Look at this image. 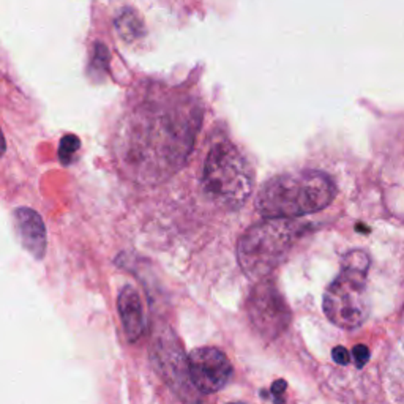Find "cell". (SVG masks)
I'll list each match as a JSON object with an SVG mask.
<instances>
[{
  "label": "cell",
  "mask_w": 404,
  "mask_h": 404,
  "mask_svg": "<svg viewBox=\"0 0 404 404\" xmlns=\"http://www.w3.org/2000/svg\"><path fill=\"white\" fill-rule=\"evenodd\" d=\"M199 111L175 101L136 116L127 141V158L142 170L174 173L186 160L199 127Z\"/></svg>",
  "instance_id": "6da1fadb"
},
{
  "label": "cell",
  "mask_w": 404,
  "mask_h": 404,
  "mask_svg": "<svg viewBox=\"0 0 404 404\" xmlns=\"http://www.w3.org/2000/svg\"><path fill=\"white\" fill-rule=\"evenodd\" d=\"M337 185L322 170H297L275 175L259 190V213L267 220H291L321 212L333 202Z\"/></svg>",
  "instance_id": "7a4b0ae2"
},
{
  "label": "cell",
  "mask_w": 404,
  "mask_h": 404,
  "mask_svg": "<svg viewBox=\"0 0 404 404\" xmlns=\"http://www.w3.org/2000/svg\"><path fill=\"white\" fill-rule=\"evenodd\" d=\"M369 256L362 249H352L341 261L340 275L324 294L322 308L328 321L340 328H357L369 316L367 276Z\"/></svg>",
  "instance_id": "3957f363"
},
{
  "label": "cell",
  "mask_w": 404,
  "mask_h": 404,
  "mask_svg": "<svg viewBox=\"0 0 404 404\" xmlns=\"http://www.w3.org/2000/svg\"><path fill=\"white\" fill-rule=\"evenodd\" d=\"M254 174L247 158L229 141L210 147L202 168V186L213 202L225 209H240L252 196Z\"/></svg>",
  "instance_id": "277c9868"
},
{
  "label": "cell",
  "mask_w": 404,
  "mask_h": 404,
  "mask_svg": "<svg viewBox=\"0 0 404 404\" xmlns=\"http://www.w3.org/2000/svg\"><path fill=\"white\" fill-rule=\"evenodd\" d=\"M301 227L289 220H267L252 226L238 240L237 258L249 278L264 280L283 263Z\"/></svg>",
  "instance_id": "5b68a950"
},
{
  "label": "cell",
  "mask_w": 404,
  "mask_h": 404,
  "mask_svg": "<svg viewBox=\"0 0 404 404\" xmlns=\"http://www.w3.org/2000/svg\"><path fill=\"white\" fill-rule=\"evenodd\" d=\"M248 315L254 328L265 340H275L291 324V310L275 283L261 280L248 299Z\"/></svg>",
  "instance_id": "8992f818"
},
{
  "label": "cell",
  "mask_w": 404,
  "mask_h": 404,
  "mask_svg": "<svg viewBox=\"0 0 404 404\" xmlns=\"http://www.w3.org/2000/svg\"><path fill=\"white\" fill-rule=\"evenodd\" d=\"M188 369L193 385L201 394H216L225 389L232 378V368L229 358L223 351L216 348H197L190 352Z\"/></svg>",
  "instance_id": "52a82bcc"
},
{
  "label": "cell",
  "mask_w": 404,
  "mask_h": 404,
  "mask_svg": "<svg viewBox=\"0 0 404 404\" xmlns=\"http://www.w3.org/2000/svg\"><path fill=\"white\" fill-rule=\"evenodd\" d=\"M15 225L24 249L32 254V258L43 259L46 253L48 238L42 216L35 210L19 207L15 210Z\"/></svg>",
  "instance_id": "ba28073f"
},
{
  "label": "cell",
  "mask_w": 404,
  "mask_h": 404,
  "mask_svg": "<svg viewBox=\"0 0 404 404\" xmlns=\"http://www.w3.org/2000/svg\"><path fill=\"white\" fill-rule=\"evenodd\" d=\"M117 310L127 340L134 343L146 332V315L141 295L133 286H125L118 294Z\"/></svg>",
  "instance_id": "9c48e42d"
},
{
  "label": "cell",
  "mask_w": 404,
  "mask_h": 404,
  "mask_svg": "<svg viewBox=\"0 0 404 404\" xmlns=\"http://www.w3.org/2000/svg\"><path fill=\"white\" fill-rule=\"evenodd\" d=\"M157 351L155 357L160 358L158 365L163 368V374L166 379L174 380L177 384V380L184 383L185 376L188 374V360L184 363V352L179 348V343L175 344V341H169L166 337L157 341Z\"/></svg>",
  "instance_id": "30bf717a"
},
{
  "label": "cell",
  "mask_w": 404,
  "mask_h": 404,
  "mask_svg": "<svg viewBox=\"0 0 404 404\" xmlns=\"http://www.w3.org/2000/svg\"><path fill=\"white\" fill-rule=\"evenodd\" d=\"M116 27L118 33H121V37L123 39H128V42L139 38L141 33L144 32L141 19L133 13V11H125L122 16H118L116 21Z\"/></svg>",
  "instance_id": "8fae6325"
},
{
  "label": "cell",
  "mask_w": 404,
  "mask_h": 404,
  "mask_svg": "<svg viewBox=\"0 0 404 404\" xmlns=\"http://www.w3.org/2000/svg\"><path fill=\"white\" fill-rule=\"evenodd\" d=\"M79 149V139L73 134H67L60 141L59 147V158L64 164H68L71 161L73 155H75L76 150Z\"/></svg>",
  "instance_id": "7c38bea8"
},
{
  "label": "cell",
  "mask_w": 404,
  "mask_h": 404,
  "mask_svg": "<svg viewBox=\"0 0 404 404\" xmlns=\"http://www.w3.org/2000/svg\"><path fill=\"white\" fill-rule=\"evenodd\" d=\"M288 383L284 379H278L272 384L270 394L273 396V403L275 404H284V394H286Z\"/></svg>",
  "instance_id": "4fadbf2b"
},
{
  "label": "cell",
  "mask_w": 404,
  "mask_h": 404,
  "mask_svg": "<svg viewBox=\"0 0 404 404\" xmlns=\"http://www.w3.org/2000/svg\"><path fill=\"white\" fill-rule=\"evenodd\" d=\"M352 355H354L355 365H357L358 368L365 367V365H367V362L369 360V351H368L367 346H363V344L355 346L354 351H352Z\"/></svg>",
  "instance_id": "5bb4252c"
},
{
  "label": "cell",
  "mask_w": 404,
  "mask_h": 404,
  "mask_svg": "<svg viewBox=\"0 0 404 404\" xmlns=\"http://www.w3.org/2000/svg\"><path fill=\"white\" fill-rule=\"evenodd\" d=\"M332 357L335 363H338V365H348L351 362V354L348 352V349L343 348V346H338V348H335L332 352Z\"/></svg>",
  "instance_id": "9a60e30c"
},
{
  "label": "cell",
  "mask_w": 404,
  "mask_h": 404,
  "mask_svg": "<svg viewBox=\"0 0 404 404\" xmlns=\"http://www.w3.org/2000/svg\"><path fill=\"white\" fill-rule=\"evenodd\" d=\"M229 404H243V403H229Z\"/></svg>",
  "instance_id": "2e32d148"
}]
</instances>
